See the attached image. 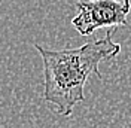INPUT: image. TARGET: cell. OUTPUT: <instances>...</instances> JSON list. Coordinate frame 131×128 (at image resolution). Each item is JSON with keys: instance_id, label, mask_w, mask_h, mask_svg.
Returning a JSON list of instances; mask_svg holds the SVG:
<instances>
[{"instance_id": "cell-2", "label": "cell", "mask_w": 131, "mask_h": 128, "mask_svg": "<svg viewBox=\"0 0 131 128\" xmlns=\"http://www.w3.org/2000/svg\"><path fill=\"white\" fill-rule=\"evenodd\" d=\"M76 9L72 25L81 36L90 37L100 28L127 25L131 0H78Z\"/></svg>"}, {"instance_id": "cell-1", "label": "cell", "mask_w": 131, "mask_h": 128, "mask_svg": "<svg viewBox=\"0 0 131 128\" xmlns=\"http://www.w3.org/2000/svg\"><path fill=\"white\" fill-rule=\"evenodd\" d=\"M107 31L74 49H48L39 43L34 48L43 61V98L61 116H70L74 106L83 101V88L91 74L101 79L100 63L112 60L121 52V43Z\"/></svg>"}]
</instances>
